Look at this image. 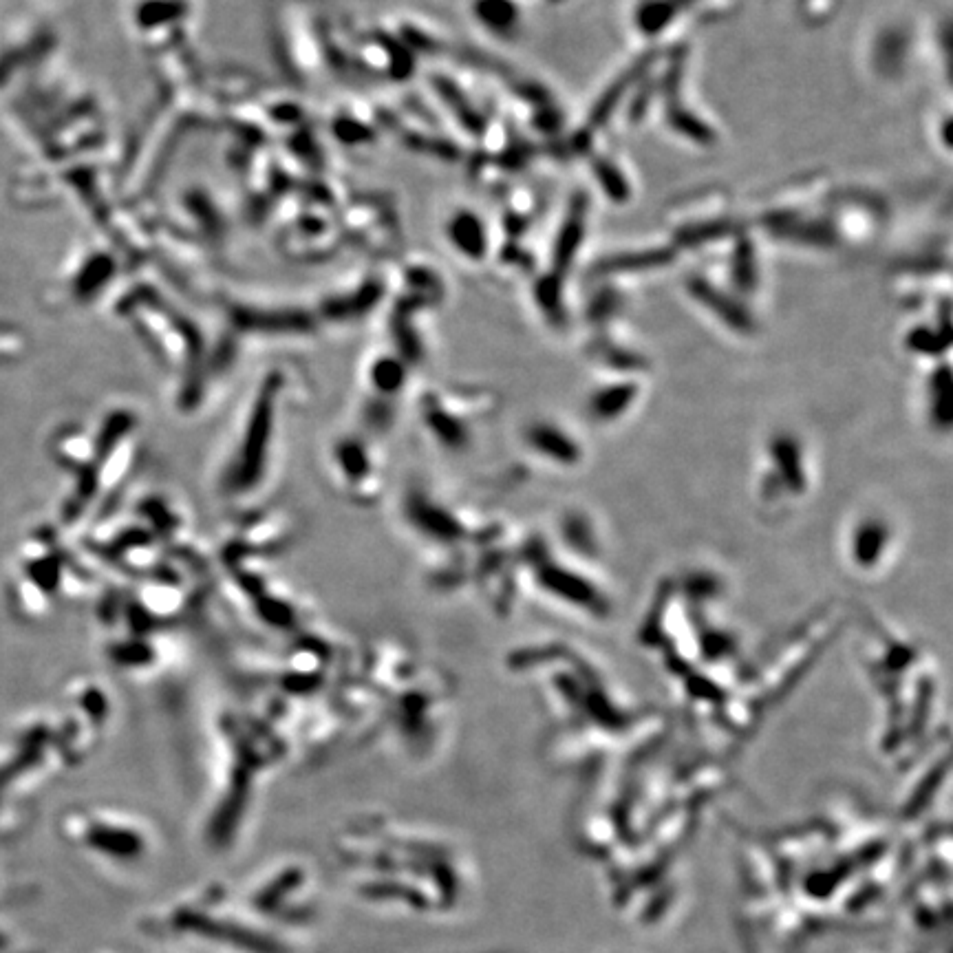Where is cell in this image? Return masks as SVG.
I'll use <instances>...</instances> for the list:
<instances>
[{
    "label": "cell",
    "instance_id": "cell-12",
    "mask_svg": "<svg viewBox=\"0 0 953 953\" xmlns=\"http://www.w3.org/2000/svg\"><path fill=\"white\" fill-rule=\"evenodd\" d=\"M671 261V250H642V252H623L614 254L598 263V272L605 274H627V272H647L656 267L667 265Z\"/></svg>",
    "mask_w": 953,
    "mask_h": 953
},
{
    "label": "cell",
    "instance_id": "cell-9",
    "mask_svg": "<svg viewBox=\"0 0 953 953\" xmlns=\"http://www.w3.org/2000/svg\"><path fill=\"white\" fill-rule=\"evenodd\" d=\"M951 371L947 364L934 369L927 384V417L934 431H949L951 422Z\"/></svg>",
    "mask_w": 953,
    "mask_h": 953
},
{
    "label": "cell",
    "instance_id": "cell-1",
    "mask_svg": "<svg viewBox=\"0 0 953 953\" xmlns=\"http://www.w3.org/2000/svg\"><path fill=\"white\" fill-rule=\"evenodd\" d=\"M812 459L806 442L797 435L775 433L764 448V464L757 473V503L768 515H786V510L810 497Z\"/></svg>",
    "mask_w": 953,
    "mask_h": 953
},
{
    "label": "cell",
    "instance_id": "cell-2",
    "mask_svg": "<svg viewBox=\"0 0 953 953\" xmlns=\"http://www.w3.org/2000/svg\"><path fill=\"white\" fill-rule=\"evenodd\" d=\"M898 530L894 523L878 512H865L845 534V554L854 572L878 576L896 559Z\"/></svg>",
    "mask_w": 953,
    "mask_h": 953
},
{
    "label": "cell",
    "instance_id": "cell-10",
    "mask_svg": "<svg viewBox=\"0 0 953 953\" xmlns=\"http://www.w3.org/2000/svg\"><path fill=\"white\" fill-rule=\"evenodd\" d=\"M475 20H479L490 34L499 38H510L517 34L521 25L519 7L512 0H477Z\"/></svg>",
    "mask_w": 953,
    "mask_h": 953
},
{
    "label": "cell",
    "instance_id": "cell-8",
    "mask_svg": "<svg viewBox=\"0 0 953 953\" xmlns=\"http://www.w3.org/2000/svg\"><path fill=\"white\" fill-rule=\"evenodd\" d=\"M649 58H642L638 60L636 64H631L629 69L623 71V76H620L618 80H614L612 84H609L607 91L601 95V98L596 100L594 104V109L590 113V126L592 128H603L607 124L609 117L614 115V111L618 109V104L623 102L629 91L636 87V84L647 76V69H649Z\"/></svg>",
    "mask_w": 953,
    "mask_h": 953
},
{
    "label": "cell",
    "instance_id": "cell-14",
    "mask_svg": "<svg viewBox=\"0 0 953 953\" xmlns=\"http://www.w3.org/2000/svg\"><path fill=\"white\" fill-rule=\"evenodd\" d=\"M733 281L742 292H751L757 285V256L753 243L746 237L737 239L733 252Z\"/></svg>",
    "mask_w": 953,
    "mask_h": 953
},
{
    "label": "cell",
    "instance_id": "cell-3",
    "mask_svg": "<svg viewBox=\"0 0 953 953\" xmlns=\"http://www.w3.org/2000/svg\"><path fill=\"white\" fill-rule=\"evenodd\" d=\"M526 444L528 451L537 455L543 464L559 470L581 468L587 459L585 444L581 439L570 428L552 420L534 422L526 433Z\"/></svg>",
    "mask_w": 953,
    "mask_h": 953
},
{
    "label": "cell",
    "instance_id": "cell-11",
    "mask_svg": "<svg viewBox=\"0 0 953 953\" xmlns=\"http://www.w3.org/2000/svg\"><path fill=\"white\" fill-rule=\"evenodd\" d=\"M691 3L693 0H645L636 9V25L640 34L649 38L662 34L669 25L676 23L678 14Z\"/></svg>",
    "mask_w": 953,
    "mask_h": 953
},
{
    "label": "cell",
    "instance_id": "cell-7",
    "mask_svg": "<svg viewBox=\"0 0 953 953\" xmlns=\"http://www.w3.org/2000/svg\"><path fill=\"white\" fill-rule=\"evenodd\" d=\"M446 239L468 261H481L488 254V228L473 210H457L446 221Z\"/></svg>",
    "mask_w": 953,
    "mask_h": 953
},
{
    "label": "cell",
    "instance_id": "cell-13",
    "mask_svg": "<svg viewBox=\"0 0 953 953\" xmlns=\"http://www.w3.org/2000/svg\"><path fill=\"white\" fill-rule=\"evenodd\" d=\"M534 296H537V305L541 307V312L545 314V320L550 323H563L565 309H563V283H561V274H545L539 278L537 289H534Z\"/></svg>",
    "mask_w": 953,
    "mask_h": 953
},
{
    "label": "cell",
    "instance_id": "cell-6",
    "mask_svg": "<svg viewBox=\"0 0 953 953\" xmlns=\"http://www.w3.org/2000/svg\"><path fill=\"white\" fill-rule=\"evenodd\" d=\"M640 387L638 382L631 380H616L598 387L587 402V413L598 426H614L618 420L634 409L638 402Z\"/></svg>",
    "mask_w": 953,
    "mask_h": 953
},
{
    "label": "cell",
    "instance_id": "cell-5",
    "mask_svg": "<svg viewBox=\"0 0 953 953\" xmlns=\"http://www.w3.org/2000/svg\"><path fill=\"white\" fill-rule=\"evenodd\" d=\"M587 212H590V203H587L585 192H576V197L572 199L570 208H567V214L563 217V223L559 228V234H556L554 241V254H552V265L556 274H565L570 270L578 250L585 241V232H587Z\"/></svg>",
    "mask_w": 953,
    "mask_h": 953
},
{
    "label": "cell",
    "instance_id": "cell-4",
    "mask_svg": "<svg viewBox=\"0 0 953 953\" xmlns=\"http://www.w3.org/2000/svg\"><path fill=\"white\" fill-rule=\"evenodd\" d=\"M687 287L695 301L704 309H709L722 325L737 331V334H753L755 318L748 312L746 305L737 303L733 296L724 294L722 289H717L711 281H706V278H691Z\"/></svg>",
    "mask_w": 953,
    "mask_h": 953
},
{
    "label": "cell",
    "instance_id": "cell-16",
    "mask_svg": "<svg viewBox=\"0 0 953 953\" xmlns=\"http://www.w3.org/2000/svg\"><path fill=\"white\" fill-rule=\"evenodd\" d=\"M594 175H596L598 186L605 190V195L609 199L616 201V203H625L629 199V192H631L629 181L625 179L623 170H620L616 164L609 162L607 157L596 159Z\"/></svg>",
    "mask_w": 953,
    "mask_h": 953
},
{
    "label": "cell",
    "instance_id": "cell-15",
    "mask_svg": "<svg viewBox=\"0 0 953 953\" xmlns=\"http://www.w3.org/2000/svg\"><path fill=\"white\" fill-rule=\"evenodd\" d=\"M669 126L676 128V131L684 137L693 139L695 144L709 146L715 142V131L704 124L698 115L691 113L689 109H678V106H669Z\"/></svg>",
    "mask_w": 953,
    "mask_h": 953
}]
</instances>
